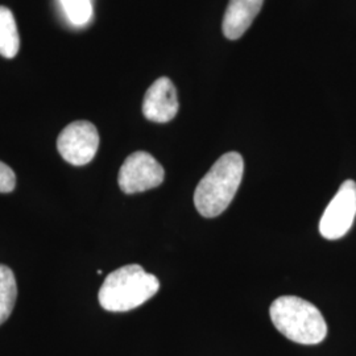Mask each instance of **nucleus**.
I'll list each match as a JSON object with an SVG mask.
<instances>
[{
	"instance_id": "5",
	"label": "nucleus",
	"mask_w": 356,
	"mask_h": 356,
	"mask_svg": "<svg viewBox=\"0 0 356 356\" xmlns=\"http://www.w3.org/2000/svg\"><path fill=\"white\" fill-rule=\"evenodd\" d=\"M99 147L97 127L88 120L73 122L63 129L57 139L58 152L65 161L74 166L89 164Z\"/></svg>"
},
{
	"instance_id": "7",
	"label": "nucleus",
	"mask_w": 356,
	"mask_h": 356,
	"mask_svg": "<svg viewBox=\"0 0 356 356\" xmlns=\"http://www.w3.org/2000/svg\"><path fill=\"white\" fill-rule=\"evenodd\" d=\"M177 90L168 76L156 79L147 90L143 101V114L154 123H168L177 115Z\"/></svg>"
},
{
	"instance_id": "4",
	"label": "nucleus",
	"mask_w": 356,
	"mask_h": 356,
	"mask_svg": "<svg viewBox=\"0 0 356 356\" xmlns=\"http://www.w3.org/2000/svg\"><path fill=\"white\" fill-rule=\"evenodd\" d=\"M356 216V182L347 179L331 200L319 222V232L325 239L337 241L351 229Z\"/></svg>"
},
{
	"instance_id": "6",
	"label": "nucleus",
	"mask_w": 356,
	"mask_h": 356,
	"mask_svg": "<svg viewBox=\"0 0 356 356\" xmlns=\"http://www.w3.org/2000/svg\"><path fill=\"white\" fill-rule=\"evenodd\" d=\"M165 177L161 164L148 152L132 153L119 170V188L126 194H135L160 186Z\"/></svg>"
},
{
	"instance_id": "2",
	"label": "nucleus",
	"mask_w": 356,
	"mask_h": 356,
	"mask_svg": "<svg viewBox=\"0 0 356 356\" xmlns=\"http://www.w3.org/2000/svg\"><path fill=\"white\" fill-rule=\"evenodd\" d=\"M160 289V281L139 264L111 272L99 289V304L107 312L122 313L145 304Z\"/></svg>"
},
{
	"instance_id": "8",
	"label": "nucleus",
	"mask_w": 356,
	"mask_h": 356,
	"mask_svg": "<svg viewBox=\"0 0 356 356\" xmlns=\"http://www.w3.org/2000/svg\"><path fill=\"white\" fill-rule=\"evenodd\" d=\"M264 0H229L223 16L222 29L229 40L242 38L260 13Z\"/></svg>"
},
{
	"instance_id": "3",
	"label": "nucleus",
	"mask_w": 356,
	"mask_h": 356,
	"mask_svg": "<svg viewBox=\"0 0 356 356\" xmlns=\"http://www.w3.org/2000/svg\"><path fill=\"white\" fill-rule=\"evenodd\" d=\"M275 327L289 341L318 344L327 335V325L318 307L296 296H282L269 309Z\"/></svg>"
},
{
	"instance_id": "12",
	"label": "nucleus",
	"mask_w": 356,
	"mask_h": 356,
	"mask_svg": "<svg viewBox=\"0 0 356 356\" xmlns=\"http://www.w3.org/2000/svg\"><path fill=\"white\" fill-rule=\"evenodd\" d=\"M16 186V176L13 169L0 161V193H11Z\"/></svg>"
},
{
	"instance_id": "11",
	"label": "nucleus",
	"mask_w": 356,
	"mask_h": 356,
	"mask_svg": "<svg viewBox=\"0 0 356 356\" xmlns=\"http://www.w3.org/2000/svg\"><path fill=\"white\" fill-rule=\"evenodd\" d=\"M66 17L74 26H85L92 17L91 0H60Z\"/></svg>"
},
{
	"instance_id": "10",
	"label": "nucleus",
	"mask_w": 356,
	"mask_h": 356,
	"mask_svg": "<svg viewBox=\"0 0 356 356\" xmlns=\"http://www.w3.org/2000/svg\"><path fill=\"white\" fill-rule=\"evenodd\" d=\"M17 297V284L13 270L0 264V325L10 318Z\"/></svg>"
},
{
	"instance_id": "9",
	"label": "nucleus",
	"mask_w": 356,
	"mask_h": 356,
	"mask_svg": "<svg viewBox=\"0 0 356 356\" xmlns=\"http://www.w3.org/2000/svg\"><path fill=\"white\" fill-rule=\"evenodd\" d=\"M20 48L17 26L11 10L0 6V56L13 58Z\"/></svg>"
},
{
	"instance_id": "1",
	"label": "nucleus",
	"mask_w": 356,
	"mask_h": 356,
	"mask_svg": "<svg viewBox=\"0 0 356 356\" xmlns=\"http://www.w3.org/2000/svg\"><path fill=\"white\" fill-rule=\"evenodd\" d=\"M244 160L238 152L220 156L194 191V204L204 218L220 216L242 184Z\"/></svg>"
}]
</instances>
